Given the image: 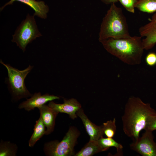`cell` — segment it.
I'll list each match as a JSON object with an SVG mask.
<instances>
[{
	"mask_svg": "<svg viewBox=\"0 0 156 156\" xmlns=\"http://www.w3.org/2000/svg\"><path fill=\"white\" fill-rule=\"evenodd\" d=\"M156 113L150 103L144 102L139 97H130L121 117L124 133L133 141L136 140L140 132L144 130L148 117Z\"/></svg>",
	"mask_w": 156,
	"mask_h": 156,
	"instance_id": "1",
	"label": "cell"
},
{
	"mask_svg": "<svg viewBox=\"0 0 156 156\" xmlns=\"http://www.w3.org/2000/svg\"><path fill=\"white\" fill-rule=\"evenodd\" d=\"M100 42L108 52L126 64L135 65L142 62L144 49L140 36L120 39L109 38Z\"/></svg>",
	"mask_w": 156,
	"mask_h": 156,
	"instance_id": "2",
	"label": "cell"
},
{
	"mask_svg": "<svg viewBox=\"0 0 156 156\" xmlns=\"http://www.w3.org/2000/svg\"><path fill=\"white\" fill-rule=\"evenodd\" d=\"M131 36L122 10L114 3L111 4L101 25L99 41L101 42L109 38L120 39Z\"/></svg>",
	"mask_w": 156,
	"mask_h": 156,
	"instance_id": "3",
	"label": "cell"
},
{
	"mask_svg": "<svg viewBox=\"0 0 156 156\" xmlns=\"http://www.w3.org/2000/svg\"><path fill=\"white\" fill-rule=\"evenodd\" d=\"M0 62L7 69L8 77L6 78V82L13 100L18 101L23 98L31 97L32 95L26 88L25 80L33 66L29 65L25 69L20 70L8 64L5 63L1 60H0Z\"/></svg>",
	"mask_w": 156,
	"mask_h": 156,
	"instance_id": "4",
	"label": "cell"
},
{
	"mask_svg": "<svg viewBox=\"0 0 156 156\" xmlns=\"http://www.w3.org/2000/svg\"><path fill=\"white\" fill-rule=\"evenodd\" d=\"M80 135L76 127H71L61 141H52L44 144L45 154L49 156H74V147Z\"/></svg>",
	"mask_w": 156,
	"mask_h": 156,
	"instance_id": "5",
	"label": "cell"
},
{
	"mask_svg": "<svg viewBox=\"0 0 156 156\" xmlns=\"http://www.w3.org/2000/svg\"><path fill=\"white\" fill-rule=\"evenodd\" d=\"M34 16L28 13L25 19L17 27L12 35V42L16 43L23 52L25 51L28 44L42 36L38 28Z\"/></svg>",
	"mask_w": 156,
	"mask_h": 156,
	"instance_id": "6",
	"label": "cell"
},
{
	"mask_svg": "<svg viewBox=\"0 0 156 156\" xmlns=\"http://www.w3.org/2000/svg\"><path fill=\"white\" fill-rule=\"evenodd\" d=\"M130 147L142 156H156V142L152 131H145L141 137L130 144Z\"/></svg>",
	"mask_w": 156,
	"mask_h": 156,
	"instance_id": "7",
	"label": "cell"
},
{
	"mask_svg": "<svg viewBox=\"0 0 156 156\" xmlns=\"http://www.w3.org/2000/svg\"><path fill=\"white\" fill-rule=\"evenodd\" d=\"M138 30L140 36L145 37L142 39V42L144 49L146 50L152 49L156 44V12Z\"/></svg>",
	"mask_w": 156,
	"mask_h": 156,
	"instance_id": "8",
	"label": "cell"
},
{
	"mask_svg": "<svg viewBox=\"0 0 156 156\" xmlns=\"http://www.w3.org/2000/svg\"><path fill=\"white\" fill-rule=\"evenodd\" d=\"M60 99V97L53 95L46 94L42 95L40 92L35 93L30 98L21 103L18 107L30 111L36 107L38 108L49 101Z\"/></svg>",
	"mask_w": 156,
	"mask_h": 156,
	"instance_id": "9",
	"label": "cell"
},
{
	"mask_svg": "<svg viewBox=\"0 0 156 156\" xmlns=\"http://www.w3.org/2000/svg\"><path fill=\"white\" fill-rule=\"evenodd\" d=\"M62 104H57L53 101H49L48 106L58 113H65L68 114L73 119L77 118V112L81 108V104L75 99L64 100Z\"/></svg>",
	"mask_w": 156,
	"mask_h": 156,
	"instance_id": "10",
	"label": "cell"
},
{
	"mask_svg": "<svg viewBox=\"0 0 156 156\" xmlns=\"http://www.w3.org/2000/svg\"><path fill=\"white\" fill-rule=\"evenodd\" d=\"M76 114L81 119L90 137V140L97 141L103 136L104 134L102 126H97L91 122L82 108L77 112Z\"/></svg>",
	"mask_w": 156,
	"mask_h": 156,
	"instance_id": "11",
	"label": "cell"
},
{
	"mask_svg": "<svg viewBox=\"0 0 156 156\" xmlns=\"http://www.w3.org/2000/svg\"><path fill=\"white\" fill-rule=\"evenodd\" d=\"M38 108L40 116L47 128L45 135L50 134L54 130L55 119L59 113L45 104Z\"/></svg>",
	"mask_w": 156,
	"mask_h": 156,
	"instance_id": "12",
	"label": "cell"
},
{
	"mask_svg": "<svg viewBox=\"0 0 156 156\" xmlns=\"http://www.w3.org/2000/svg\"><path fill=\"white\" fill-rule=\"evenodd\" d=\"M16 1L21 2L31 7L35 11L33 15L34 16H37L41 18L44 19L47 18V13L49 10V8L43 1H36L35 0H11L2 7L0 8V10L2 11L7 5L12 4L14 2Z\"/></svg>",
	"mask_w": 156,
	"mask_h": 156,
	"instance_id": "13",
	"label": "cell"
},
{
	"mask_svg": "<svg viewBox=\"0 0 156 156\" xmlns=\"http://www.w3.org/2000/svg\"><path fill=\"white\" fill-rule=\"evenodd\" d=\"M103 151L98 141L89 140L85 146L74 155L75 156H91Z\"/></svg>",
	"mask_w": 156,
	"mask_h": 156,
	"instance_id": "14",
	"label": "cell"
},
{
	"mask_svg": "<svg viewBox=\"0 0 156 156\" xmlns=\"http://www.w3.org/2000/svg\"><path fill=\"white\" fill-rule=\"evenodd\" d=\"M45 127L43 121L40 116L39 119L36 121L34 132L29 141V147H33L38 140L44 135H45L46 129Z\"/></svg>",
	"mask_w": 156,
	"mask_h": 156,
	"instance_id": "15",
	"label": "cell"
},
{
	"mask_svg": "<svg viewBox=\"0 0 156 156\" xmlns=\"http://www.w3.org/2000/svg\"><path fill=\"white\" fill-rule=\"evenodd\" d=\"M98 141L103 151L107 150L110 147H113L116 149L117 156L122 155V145L116 141L113 138H104L102 136Z\"/></svg>",
	"mask_w": 156,
	"mask_h": 156,
	"instance_id": "16",
	"label": "cell"
},
{
	"mask_svg": "<svg viewBox=\"0 0 156 156\" xmlns=\"http://www.w3.org/2000/svg\"><path fill=\"white\" fill-rule=\"evenodd\" d=\"M135 7L141 12L153 13L156 12V0H138Z\"/></svg>",
	"mask_w": 156,
	"mask_h": 156,
	"instance_id": "17",
	"label": "cell"
},
{
	"mask_svg": "<svg viewBox=\"0 0 156 156\" xmlns=\"http://www.w3.org/2000/svg\"><path fill=\"white\" fill-rule=\"evenodd\" d=\"M17 149V146L15 144L10 141L1 140L0 144V156H16Z\"/></svg>",
	"mask_w": 156,
	"mask_h": 156,
	"instance_id": "18",
	"label": "cell"
},
{
	"mask_svg": "<svg viewBox=\"0 0 156 156\" xmlns=\"http://www.w3.org/2000/svg\"><path fill=\"white\" fill-rule=\"evenodd\" d=\"M102 126L103 134L107 138H113L116 131V119L107 121L103 123Z\"/></svg>",
	"mask_w": 156,
	"mask_h": 156,
	"instance_id": "19",
	"label": "cell"
},
{
	"mask_svg": "<svg viewBox=\"0 0 156 156\" xmlns=\"http://www.w3.org/2000/svg\"><path fill=\"white\" fill-rule=\"evenodd\" d=\"M144 130L152 132L156 130V113L148 117Z\"/></svg>",
	"mask_w": 156,
	"mask_h": 156,
	"instance_id": "20",
	"label": "cell"
},
{
	"mask_svg": "<svg viewBox=\"0 0 156 156\" xmlns=\"http://www.w3.org/2000/svg\"><path fill=\"white\" fill-rule=\"evenodd\" d=\"M138 0H118L121 4L128 12L134 13L135 6Z\"/></svg>",
	"mask_w": 156,
	"mask_h": 156,
	"instance_id": "21",
	"label": "cell"
},
{
	"mask_svg": "<svg viewBox=\"0 0 156 156\" xmlns=\"http://www.w3.org/2000/svg\"><path fill=\"white\" fill-rule=\"evenodd\" d=\"M145 61L146 64L151 66L156 65V53L154 52L149 53L146 55Z\"/></svg>",
	"mask_w": 156,
	"mask_h": 156,
	"instance_id": "22",
	"label": "cell"
},
{
	"mask_svg": "<svg viewBox=\"0 0 156 156\" xmlns=\"http://www.w3.org/2000/svg\"><path fill=\"white\" fill-rule=\"evenodd\" d=\"M101 1L106 5L115 3L118 2V0H101Z\"/></svg>",
	"mask_w": 156,
	"mask_h": 156,
	"instance_id": "23",
	"label": "cell"
}]
</instances>
